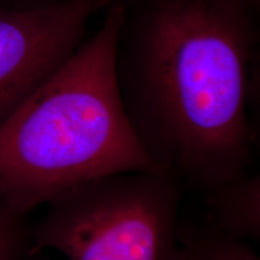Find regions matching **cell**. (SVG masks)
Segmentation results:
<instances>
[{
    "label": "cell",
    "mask_w": 260,
    "mask_h": 260,
    "mask_svg": "<svg viewBox=\"0 0 260 260\" xmlns=\"http://www.w3.org/2000/svg\"><path fill=\"white\" fill-rule=\"evenodd\" d=\"M115 76L157 170L204 191L248 174L259 9L243 0H118Z\"/></svg>",
    "instance_id": "obj_1"
},
{
    "label": "cell",
    "mask_w": 260,
    "mask_h": 260,
    "mask_svg": "<svg viewBox=\"0 0 260 260\" xmlns=\"http://www.w3.org/2000/svg\"><path fill=\"white\" fill-rule=\"evenodd\" d=\"M0 124V203L19 214L86 182L155 169L123 106L115 76L118 0Z\"/></svg>",
    "instance_id": "obj_2"
},
{
    "label": "cell",
    "mask_w": 260,
    "mask_h": 260,
    "mask_svg": "<svg viewBox=\"0 0 260 260\" xmlns=\"http://www.w3.org/2000/svg\"><path fill=\"white\" fill-rule=\"evenodd\" d=\"M181 182L168 172L129 171L86 182L45 205L30 226L32 256L67 260H174Z\"/></svg>",
    "instance_id": "obj_3"
},
{
    "label": "cell",
    "mask_w": 260,
    "mask_h": 260,
    "mask_svg": "<svg viewBox=\"0 0 260 260\" xmlns=\"http://www.w3.org/2000/svg\"><path fill=\"white\" fill-rule=\"evenodd\" d=\"M112 0H60L40 8L0 5V124L74 53L89 22Z\"/></svg>",
    "instance_id": "obj_4"
},
{
    "label": "cell",
    "mask_w": 260,
    "mask_h": 260,
    "mask_svg": "<svg viewBox=\"0 0 260 260\" xmlns=\"http://www.w3.org/2000/svg\"><path fill=\"white\" fill-rule=\"evenodd\" d=\"M211 224L234 239L260 240V177L243 175L206 190Z\"/></svg>",
    "instance_id": "obj_5"
},
{
    "label": "cell",
    "mask_w": 260,
    "mask_h": 260,
    "mask_svg": "<svg viewBox=\"0 0 260 260\" xmlns=\"http://www.w3.org/2000/svg\"><path fill=\"white\" fill-rule=\"evenodd\" d=\"M174 260H260L254 249L242 240L220 233L211 225L178 232Z\"/></svg>",
    "instance_id": "obj_6"
},
{
    "label": "cell",
    "mask_w": 260,
    "mask_h": 260,
    "mask_svg": "<svg viewBox=\"0 0 260 260\" xmlns=\"http://www.w3.org/2000/svg\"><path fill=\"white\" fill-rule=\"evenodd\" d=\"M29 230L27 216L15 212L0 203V260L30 258Z\"/></svg>",
    "instance_id": "obj_7"
},
{
    "label": "cell",
    "mask_w": 260,
    "mask_h": 260,
    "mask_svg": "<svg viewBox=\"0 0 260 260\" xmlns=\"http://www.w3.org/2000/svg\"><path fill=\"white\" fill-rule=\"evenodd\" d=\"M60 0H0V5L9 6V8L18 9H31L40 8V6H47Z\"/></svg>",
    "instance_id": "obj_8"
},
{
    "label": "cell",
    "mask_w": 260,
    "mask_h": 260,
    "mask_svg": "<svg viewBox=\"0 0 260 260\" xmlns=\"http://www.w3.org/2000/svg\"><path fill=\"white\" fill-rule=\"evenodd\" d=\"M243 2H246L247 4L252 5L253 8L260 9V0H243Z\"/></svg>",
    "instance_id": "obj_9"
}]
</instances>
